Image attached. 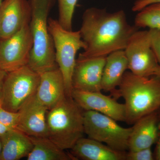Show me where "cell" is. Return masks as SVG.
<instances>
[{
  "label": "cell",
  "mask_w": 160,
  "mask_h": 160,
  "mask_svg": "<svg viewBox=\"0 0 160 160\" xmlns=\"http://www.w3.org/2000/svg\"><path fill=\"white\" fill-rule=\"evenodd\" d=\"M139 29L128 23L123 10L109 12L106 9L88 8L83 13L79 30L86 47L78 58L106 57L124 50Z\"/></svg>",
  "instance_id": "cell-1"
},
{
  "label": "cell",
  "mask_w": 160,
  "mask_h": 160,
  "mask_svg": "<svg viewBox=\"0 0 160 160\" xmlns=\"http://www.w3.org/2000/svg\"><path fill=\"white\" fill-rule=\"evenodd\" d=\"M114 98L124 99L125 122L133 125L141 118L160 109V77H143L126 71Z\"/></svg>",
  "instance_id": "cell-2"
},
{
  "label": "cell",
  "mask_w": 160,
  "mask_h": 160,
  "mask_svg": "<svg viewBox=\"0 0 160 160\" xmlns=\"http://www.w3.org/2000/svg\"><path fill=\"white\" fill-rule=\"evenodd\" d=\"M31 9L29 23L33 46L28 65L41 73L58 67L53 40L48 28V16L55 0H29Z\"/></svg>",
  "instance_id": "cell-3"
},
{
  "label": "cell",
  "mask_w": 160,
  "mask_h": 160,
  "mask_svg": "<svg viewBox=\"0 0 160 160\" xmlns=\"http://www.w3.org/2000/svg\"><path fill=\"white\" fill-rule=\"evenodd\" d=\"M84 111L72 96L66 95L48 110V138L64 150H70L84 137Z\"/></svg>",
  "instance_id": "cell-4"
},
{
  "label": "cell",
  "mask_w": 160,
  "mask_h": 160,
  "mask_svg": "<svg viewBox=\"0 0 160 160\" xmlns=\"http://www.w3.org/2000/svg\"><path fill=\"white\" fill-rule=\"evenodd\" d=\"M48 28L54 45L55 59L62 74L66 95L72 96V77L75 66L76 56L80 49L86 45L82 39L79 30L73 31L64 29L58 20L48 19Z\"/></svg>",
  "instance_id": "cell-5"
},
{
  "label": "cell",
  "mask_w": 160,
  "mask_h": 160,
  "mask_svg": "<svg viewBox=\"0 0 160 160\" xmlns=\"http://www.w3.org/2000/svg\"><path fill=\"white\" fill-rule=\"evenodd\" d=\"M40 74L29 65L7 72L0 97V105L12 112H18L27 100L36 93Z\"/></svg>",
  "instance_id": "cell-6"
},
{
  "label": "cell",
  "mask_w": 160,
  "mask_h": 160,
  "mask_svg": "<svg viewBox=\"0 0 160 160\" xmlns=\"http://www.w3.org/2000/svg\"><path fill=\"white\" fill-rule=\"evenodd\" d=\"M106 115L92 110H84V133L87 137L104 143L112 149L129 150L132 128H124Z\"/></svg>",
  "instance_id": "cell-7"
},
{
  "label": "cell",
  "mask_w": 160,
  "mask_h": 160,
  "mask_svg": "<svg viewBox=\"0 0 160 160\" xmlns=\"http://www.w3.org/2000/svg\"><path fill=\"white\" fill-rule=\"evenodd\" d=\"M124 50L129 71L143 77H160V65L151 48L149 30L136 32Z\"/></svg>",
  "instance_id": "cell-8"
},
{
  "label": "cell",
  "mask_w": 160,
  "mask_h": 160,
  "mask_svg": "<svg viewBox=\"0 0 160 160\" xmlns=\"http://www.w3.org/2000/svg\"><path fill=\"white\" fill-rule=\"evenodd\" d=\"M32 46L29 24L10 37L0 39V69L8 72L28 65Z\"/></svg>",
  "instance_id": "cell-9"
},
{
  "label": "cell",
  "mask_w": 160,
  "mask_h": 160,
  "mask_svg": "<svg viewBox=\"0 0 160 160\" xmlns=\"http://www.w3.org/2000/svg\"><path fill=\"white\" fill-rule=\"evenodd\" d=\"M72 97L84 110H92L111 118L117 122H125V104L118 102L111 95H105L100 92L72 90Z\"/></svg>",
  "instance_id": "cell-10"
},
{
  "label": "cell",
  "mask_w": 160,
  "mask_h": 160,
  "mask_svg": "<svg viewBox=\"0 0 160 160\" xmlns=\"http://www.w3.org/2000/svg\"><path fill=\"white\" fill-rule=\"evenodd\" d=\"M29 0H3L0 5V39L8 38L31 20Z\"/></svg>",
  "instance_id": "cell-11"
},
{
  "label": "cell",
  "mask_w": 160,
  "mask_h": 160,
  "mask_svg": "<svg viewBox=\"0 0 160 160\" xmlns=\"http://www.w3.org/2000/svg\"><path fill=\"white\" fill-rule=\"evenodd\" d=\"M106 58H78L72 74V90L102 91V77Z\"/></svg>",
  "instance_id": "cell-12"
},
{
  "label": "cell",
  "mask_w": 160,
  "mask_h": 160,
  "mask_svg": "<svg viewBox=\"0 0 160 160\" xmlns=\"http://www.w3.org/2000/svg\"><path fill=\"white\" fill-rule=\"evenodd\" d=\"M48 109L40 102L36 94L22 106L16 128L29 136L48 137L46 117Z\"/></svg>",
  "instance_id": "cell-13"
},
{
  "label": "cell",
  "mask_w": 160,
  "mask_h": 160,
  "mask_svg": "<svg viewBox=\"0 0 160 160\" xmlns=\"http://www.w3.org/2000/svg\"><path fill=\"white\" fill-rule=\"evenodd\" d=\"M132 125L128 150L151 148L155 144L160 134V119L158 111L141 118Z\"/></svg>",
  "instance_id": "cell-14"
},
{
  "label": "cell",
  "mask_w": 160,
  "mask_h": 160,
  "mask_svg": "<svg viewBox=\"0 0 160 160\" xmlns=\"http://www.w3.org/2000/svg\"><path fill=\"white\" fill-rule=\"evenodd\" d=\"M40 74V83L36 96L49 110L66 95L65 82L58 67Z\"/></svg>",
  "instance_id": "cell-15"
},
{
  "label": "cell",
  "mask_w": 160,
  "mask_h": 160,
  "mask_svg": "<svg viewBox=\"0 0 160 160\" xmlns=\"http://www.w3.org/2000/svg\"><path fill=\"white\" fill-rule=\"evenodd\" d=\"M70 150L76 160H126L127 152L115 150L104 143L84 137Z\"/></svg>",
  "instance_id": "cell-16"
},
{
  "label": "cell",
  "mask_w": 160,
  "mask_h": 160,
  "mask_svg": "<svg viewBox=\"0 0 160 160\" xmlns=\"http://www.w3.org/2000/svg\"><path fill=\"white\" fill-rule=\"evenodd\" d=\"M128 69V62L124 50L113 52L106 58L102 77V90L114 97L123 75Z\"/></svg>",
  "instance_id": "cell-17"
},
{
  "label": "cell",
  "mask_w": 160,
  "mask_h": 160,
  "mask_svg": "<svg viewBox=\"0 0 160 160\" xmlns=\"http://www.w3.org/2000/svg\"><path fill=\"white\" fill-rule=\"evenodd\" d=\"M2 150L0 160H18L27 158L33 148L30 137L16 128L1 136Z\"/></svg>",
  "instance_id": "cell-18"
},
{
  "label": "cell",
  "mask_w": 160,
  "mask_h": 160,
  "mask_svg": "<svg viewBox=\"0 0 160 160\" xmlns=\"http://www.w3.org/2000/svg\"><path fill=\"white\" fill-rule=\"evenodd\" d=\"M29 137L33 148L27 160H76L70 152H66L48 137Z\"/></svg>",
  "instance_id": "cell-19"
},
{
  "label": "cell",
  "mask_w": 160,
  "mask_h": 160,
  "mask_svg": "<svg viewBox=\"0 0 160 160\" xmlns=\"http://www.w3.org/2000/svg\"><path fill=\"white\" fill-rule=\"evenodd\" d=\"M134 24L139 28L160 29V3L151 4L139 11Z\"/></svg>",
  "instance_id": "cell-20"
},
{
  "label": "cell",
  "mask_w": 160,
  "mask_h": 160,
  "mask_svg": "<svg viewBox=\"0 0 160 160\" xmlns=\"http://www.w3.org/2000/svg\"><path fill=\"white\" fill-rule=\"evenodd\" d=\"M78 0H58L59 23L64 29L72 30V21Z\"/></svg>",
  "instance_id": "cell-21"
},
{
  "label": "cell",
  "mask_w": 160,
  "mask_h": 160,
  "mask_svg": "<svg viewBox=\"0 0 160 160\" xmlns=\"http://www.w3.org/2000/svg\"><path fill=\"white\" fill-rule=\"evenodd\" d=\"M18 112H12L0 105V123L11 128H16L19 119Z\"/></svg>",
  "instance_id": "cell-22"
},
{
  "label": "cell",
  "mask_w": 160,
  "mask_h": 160,
  "mask_svg": "<svg viewBox=\"0 0 160 160\" xmlns=\"http://www.w3.org/2000/svg\"><path fill=\"white\" fill-rule=\"evenodd\" d=\"M153 152L151 148L126 152V160H153Z\"/></svg>",
  "instance_id": "cell-23"
},
{
  "label": "cell",
  "mask_w": 160,
  "mask_h": 160,
  "mask_svg": "<svg viewBox=\"0 0 160 160\" xmlns=\"http://www.w3.org/2000/svg\"><path fill=\"white\" fill-rule=\"evenodd\" d=\"M149 32L151 48L160 65V29H150Z\"/></svg>",
  "instance_id": "cell-24"
},
{
  "label": "cell",
  "mask_w": 160,
  "mask_h": 160,
  "mask_svg": "<svg viewBox=\"0 0 160 160\" xmlns=\"http://www.w3.org/2000/svg\"><path fill=\"white\" fill-rule=\"evenodd\" d=\"M154 3H160V0H137L132 9L133 12H138L146 6Z\"/></svg>",
  "instance_id": "cell-25"
},
{
  "label": "cell",
  "mask_w": 160,
  "mask_h": 160,
  "mask_svg": "<svg viewBox=\"0 0 160 160\" xmlns=\"http://www.w3.org/2000/svg\"><path fill=\"white\" fill-rule=\"evenodd\" d=\"M155 144V148L153 152L154 160H160V134Z\"/></svg>",
  "instance_id": "cell-26"
},
{
  "label": "cell",
  "mask_w": 160,
  "mask_h": 160,
  "mask_svg": "<svg viewBox=\"0 0 160 160\" xmlns=\"http://www.w3.org/2000/svg\"><path fill=\"white\" fill-rule=\"evenodd\" d=\"M6 73L7 72H6L3 71L2 69H0V97H1L2 89L3 82H4V79L6 77Z\"/></svg>",
  "instance_id": "cell-27"
},
{
  "label": "cell",
  "mask_w": 160,
  "mask_h": 160,
  "mask_svg": "<svg viewBox=\"0 0 160 160\" xmlns=\"http://www.w3.org/2000/svg\"><path fill=\"white\" fill-rule=\"evenodd\" d=\"M12 129H13V128H10L0 123V136Z\"/></svg>",
  "instance_id": "cell-28"
},
{
  "label": "cell",
  "mask_w": 160,
  "mask_h": 160,
  "mask_svg": "<svg viewBox=\"0 0 160 160\" xmlns=\"http://www.w3.org/2000/svg\"><path fill=\"white\" fill-rule=\"evenodd\" d=\"M2 150V142L1 140V137H0V155H1V152Z\"/></svg>",
  "instance_id": "cell-29"
},
{
  "label": "cell",
  "mask_w": 160,
  "mask_h": 160,
  "mask_svg": "<svg viewBox=\"0 0 160 160\" xmlns=\"http://www.w3.org/2000/svg\"><path fill=\"white\" fill-rule=\"evenodd\" d=\"M158 114L159 117L160 119V109H159L158 110Z\"/></svg>",
  "instance_id": "cell-30"
},
{
  "label": "cell",
  "mask_w": 160,
  "mask_h": 160,
  "mask_svg": "<svg viewBox=\"0 0 160 160\" xmlns=\"http://www.w3.org/2000/svg\"><path fill=\"white\" fill-rule=\"evenodd\" d=\"M3 0H0V5H1V3L2 2Z\"/></svg>",
  "instance_id": "cell-31"
}]
</instances>
